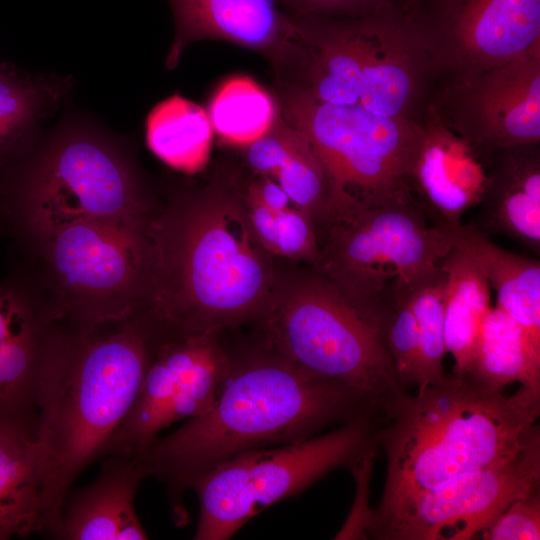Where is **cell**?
<instances>
[{"label": "cell", "instance_id": "603a6c76", "mask_svg": "<svg viewBox=\"0 0 540 540\" xmlns=\"http://www.w3.org/2000/svg\"><path fill=\"white\" fill-rule=\"evenodd\" d=\"M45 532L36 430L0 421V540Z\"/></svg>", "mask_w": 540, "mask_h": 540}, {"label": "cell", "instance_id": "484cf974", "mask_svg": "<svg viewBox=\"0 0 540 540\" xmlns=\"http://www.w3.org/2000/svg\"><path fill=\"white\" fill-rule=\"evenodd\" d=\"M465 376L491 389L502 390L514 382L540 387V353L520 325L495 305L483 321Z\"/></svg>", "mask_w": 540, "mask_h": 540}, {"label": "cell", "instance_id": "d590c367", "mask_svg": "<svg viewBox=\"0 0 540 540\" xmlns=\"http://www.w3.org/2000/svg\"><path fill=\"white\" fill-rule=\"evenodd\" d=\"M1 234H4V228H3V223H2V218H1V212H0V235Z\"/></svg>", "mask_w": 540, "mask_h": 540}, {"label": "cell", "instance_id": "277c9868", "mask_svg": "<svg viewBox=\"0 0 540 540\" xmlns=\"http://www.w3.org/2000/svg\"><path fill=\"white\" fill-rule=\"evenodd\" d=\"M539 413L540 387L505 395L453 374L415 396L405 392L376 432L387 460L379 506L510 457Z\"/></svg>", "mask_w": 540, "mask_h": 540}, {"label": "cell", "instance_id": "83f0119b", "mask_svg": "<svg viewBox=\"0 0 540 540\" xmlns=\"http://www.w3.org/2000/svg\"><path fill=\"white\" fill-rule=\"evenodd\" d=\"M207 114L223 142L245 147L271 129L279 114V106L251 78L234 77L215 92Z\"/></svg>", "mask_w": 540, "mask_h": 540}, {"label": "cell", "instance_id": "ac0fdd59", "mask_svg": "<svg viewBox=\"0 0 540 540\" xmlns=\"http://www.w3.org/2000/svg\"><path fill=\"white\" fill-rule=\"evenodd\" d=\"M175 37L167 56L174 68L184 49L203 39L225 40L263 53L275 67L296 30L292 17L276 0H168Z\"/></svg>", "mask_w": 540, "mask_h": 540}, {"label": "cell", "instance_id": "f546056e", "mask_svg": "<svg viewBox=\"0 0 540 540\" xmlns=\"http://www.w3.org/2000/svg\"><path fill=\"white\" fill-rule=\"evenodd\" d=\"M410 303L416 318L420 369L418 391L442 381L445 377L443 359L446 354L444 342V309L446 297V274L439 267L410 289Z\"/></svg>", "mask_w": 540, "mask_h": 540}, {"label": "cell", "instance_id": "44dd1931", "mask_svg": "<svg viewBox=\"0 0 540 540\" xmlns=\"http://www.w3.org/2000/svg\"><path fill=\"white\" fill-rule=\"evenodd\" d=\"M450 234L452 245L473 260L496 292V305L520 325L540 353V262L499 247L472 222Z\"/></svg>", "mask_w": 540, "mask_h": 540}, {"label": "cell", "instance_id": "1f68e13d", "mask_svg": "<svg viewBox=\"0 0 540 540\" xmlns=\"http://www.w3.org/2000/svg\"><path fill=\"white\" fill-rule=\"evenodd\" d=\"M481 533L489 540H539V489L511 502Z\"/></svg>", "mask_w": 540, "mask_h": 540}, {"label": "cell", "instance_id": "7402d4cb", "mask_svg": "<svg viewBox=\"0 0 540 540\" xmlns=\"http://www.w3.org/2000/svg\"><path fill=\"white\" fill-rule=\"evenodd\" d=\"M244 148L252 171L274 180L312 216L316 228L327 219L330 200L323 166L307 139L280 111L271 129Z\"/></svg>", "mask_w": 540, "mask_h": 540}, {"label": "cell", "instance_id": "8fae6325", "mask_svg": "<svg viewBox=\"0 0 540 540\" xmlns=\"http://www.w3.org/2000/svg\"><path fill=\"white\" fill-rule=\"evenodd\" d=\"M316 267L365 310L432 274L452 247L408 195L327 219Z\"/></svg>", "mask_w": 540, "mask_h": 540}, {"label": "cell", "instance_id": "d6a6232c", "mask_svg": "<svg viewBox=\"0 0 540 540\" xmlns=\"http://www.w3.org/2000/svg\"><path fill=\"white\" fill-rule=\"evenodd\" d=\"M291 15L353 18L374 13L388 6H404L407 0H276Z\"/></svg>", "mask_w": 540, "mask_h": 540}, {"label": "cell", "instance_id": "836d02e7", "mask_svg": "<svg viewBox=\"0 0 540 540\" xmlns=\"http://www.w3.org/2000/svg\"><path fill=\"white\" fill-rule=\"evenodd\" d=\"M374 456L366 457L356 463L352 468L357 474L358 505L352 510L348 521L338 534L337 538L357 539L367 535L372 510L367 506L368 482Z\"/></svg>", "mask_w": 540, "mask_h": 540}, {"label": "cell", "instance_id": "d4e9b609", "mask_svg": "<svg viewBox=\"0 0 540 540\" xmlns=\"http://www.w3.org/2000/svg\"><path fill=\"white\" fill-rule=\"evenodd\" d=\"M65 84L0 63V173L34 145L37 125L61 99Z\"/></svg>", "mask_w": 540, "mask_h": 540}, {"label": "cell", "instance_id": "30bf717a", "mask_svg": "<svg viewBox=\"0 0 540 540\" xmlns=\"http://www.w3.org/2000/svg\"><path fill=\"white\" fill-rule=\"evenodd\" d=\"M378 419L360 417L325 434L248 450L196 477L195 539L225 540L265 508L296 496L328 472L375 456Z\"/></svg>", "mask_w": 540, "mask_h": 540}, {"label": "cell", "instance_id": "7c38bea8", "mask_svg": "<svg viewBox=\"0 0 540 540\" xmlns=\"http://www.w3.org/2000/svg\"><path fill=\"white\" fill-rule=\"evenodd\" d=\"M539 484L540 430L534 424L510 457L378 506L367 534L384 540L471 539Z\"/></svg>", "mask_w": 540, "mask_h": 540}, {"label": "cell", "instance_id": "2e32d148", "mask_svg": "<svg viewBox=\"0 0 540 540\" xmlns=\"http://www.w3.org/2000/svg\"><path fill=\"white\" fill-rule=\"evenodd\" d=\"M65 324L19 264L0 281V421L36 430L44 374Z\"/></svg>", "mask_w": 540, "mask_h": 540}, {"label": "cell", "instance_id": "cb8c5ba5", "mask_svg": "<svg viewBox=\"0 0 540 540\" xmlns=\"http://www.w3.org/2000/svg\"><path fill=\"white\" fill-rule=\"evenodd\" d=\"M446 274L444 342L454 359L456 376H465L491 309V288L473 260L452 245L440 261Z\"/></svg>", "mask_w": 540, "mask_h": 540}, {"label": "cell", "instance_id": "3957f363", "mask_svg": "<svg viewBox=\"0 0 540 540\" xmlns=\"http://www.w3.org/2000/svg\"><path fill=\"white\" fill-rule=\"evenodd\" d=\"M158 341L146 311L116 322L65 325L38 396L36 437L51 536L75 480L106 455L130 412Z\"/></svg>", "mask_w": 540, "mask_h": 540}, {"label": "cell", "instance_id": "4316f807", "mask_svg": "<svg viewBox=\"0 0 540 540\" xmlns=\"http://www.w3.org/2000/svg\"><path fill=\"white\" fill-rule=\"evenodd\" d=\"M213 127L207 112L194 102L174 95L157 104L146 122L149 149L165 164L193 174L209 159Z\"/></svg>", "mask_w": 540, "mask_h": 540}, {"label": "cell", "instance_id": "7a4b0ae2", "mask_svg": "<svg viewBox=\"0 0 540 540\" xmlns=\"http://www.w3.org/2000/svg\"><path fill=\"white\" fill-rule=\"evenodd\" d=\"M383 416L364 394L308 375L255 339L232 347L227 374L205 413L136 455L148 476L179 503L196 477L242 452L304 440L331 424Z\"/></svg>", "mask_w": 540, "mask_h": 540}, {"label": "cell", "instance_id": "52a82bcc", "mask_svg": "<svg viewBox=\"0 0 540 540\" xmlns=\"http://www.w3.org/2000/svg\"><path fill=\"white\" fill-rule=\"evenodd\" d=\"M261 343L315 378L347 385L385 414L406 392L371 316L317 269L278 279Z\"/></svg>", "mask_w": 540, "mask_h": 540}, {"label": "cell", "instance_id": "f1b7e54d", "mask_svg": "<svg viewBox=\"0 0 540 540\" xmlns=\"http://www.w3.org/2000/svg\"><path fill=\"white\" fill-rule=\"evenodd\" d=\"M242 201L254 233L272 256L317 266L320 258L317 228L306 210L295 202L271 207L243 198Z\"/></svg>", "mask_w": 540, "mask_h": 540}, {"label": "cell", "instance_id": "4fadbf2b", "mask_svg": "<svg viewBox=\"0 0 540 540\" xmlns=\"http://www.w3.org/2000/svg\"><path fill=\"white\" fill-rule=\"evenodd\" d=\"M228 332L159 337L138 396L105 456L140 453L163 429L211 407L230 366Z\"/></svg>", "mask_w": 540, "mask_h": 540}, {"label": "cell", "instance_id": "8992f818", "mask_svg": "<svg viewBox=\"0 0 540 540\" xmlns=\"http://www.w3.org/2000/svg\"><path fill=\"white\" fill-rule=\"evenodd\" d=\"M157 207L125 150L69 128L0 173V212L13 240L81 220L147 231Z\"/></svg>", "mask_w": 540, "mask_h": 540}, {"label": "cell", "instance_id": "6da1fadb", "mask_svg": "<svg viewBox=\"0 0 540 540\" xmlns=\"http://www.w3.org/2000/svg\"><path fill=\"white\" fill-rule=\"evenodd\" d=\"M152 299L161 337L230 331L264 314L278 276L247 217L238 182L185 191L148 230Z\"/></svg>", "mask_w": 540, "mask_h": 540}, {"label": "cell", "instance_id": "9c48e42d", "mask_svg": "<svg viewBox=\"0 0 540 540\" xmlns=\"http://www.w3.org/2000/svg\"><path fill=\"white\" fill-rule=\"evenodd\" d=\"M278 106L323 166L327 219L409 195L407 177L422 141V124L322 102L283 86Z\"/></svg>", "mask_w": 540, "mask_h": 540}, {"label": "cell", "instance_id": "ffe728a7", "mask_svg": "<svg viewBox=\"0 0 540 540\" xmlns=\"http://www.w3.org/2000/svg\"><path fill=\"white\" fill-rule=\"evenodd\" d=\"M485 167L486 185L472 223L487 236H505L539 254L540 142L498 150Z\"/></svg>", "mask_w": 540, "mask_h": 540}, {"label": "cell", "instance_id": "9a60e30c", "mask_svg": "<svg viewBox=\"0 0 540 540\" xmlns=\"http://www.w3.org/2000/svg\"><path fill=\"white\" fill-rule=\"evenodd\" d=\"M427 113L462 137L483 161L540 142V47L463 79L442 82Z\"/></svg>", "mask_w": 540, "mask_h": 540}, {"label": "cell", "instance_id": "e575fe53", "mask_svg": "<svg viewBox=\"0 0 540 540\" xmlns=\"http://www.w3.org/2000/svg\"><path fill=\"white\" fill-rule=\"evenodd\" d=\"M422 0H407L403 6L404 11H409L412 8H414L418 3H420Z\"/></svg>", "mask_w": 540, "mask_h": 540}, {"label": "cell", "instance_id": "ba28073f", "mask_svg": "<svg viewBox=\"0 0 540 540\" xmlns=\"http://www.w3.org/2000/svg\"><path fill=\"white\" fill-rule=\"evenodd\" d=\"M13 246L12 261L65 325L126 320L151 305L147 231L81 220L13 240Z\"/></svg>", "mask_w": 540, "mask_h": 540}, {"label": "cell", "instance_id": "4dcf8cb0", "mask_svg": "<svg viewBox=\"0 0 540 540\" xmlns=\"http://www.w3.org/2000/svg\"><path fill=\"white\" fill-rule=\"evenodd\" d=\"M410 289L396 290L369 310L402 386H418L420 348Z\"/></svg>", "mask_w": 540, "mask_h": 540}, {"label": "cell", "instance_id": "5b68a950", "mask_svg": "<svg viewBox=\"0 0 540 540\" xmlns=\"http://www.w3.org/2000/svg\"><path fill=\"white\" fill-rule=\"evenodd\" d=\"M291 17L296 38L276 70L280 86L322 102L423 123L440 79L402 7L353 18Z\"/></svg>", "mask_w": 540, "mask_h": 540}, {"label": "cell", "instance_id": "d6986e66", "mask_svg": "<svg viewBox=\"0 0 540 540\" xmlns=\"http://www.w3.org/2000/svg\"><path fill=\"white\" fill-rule=\"evenodd\" d=\"M147 477L146 467L136 454L104 456L97 478L66 497L54 538L147 539L134 507L138 487Z\"/></svg>", "mask_w": 540, "mask_h": 540}, {"label": "cell", "instance_id": "5bb4252c", "mask_svg": "<svg viewBox=\"0 0 540 540\" xmlns=\"http://www.w3.org/2000/svg\"><path fill=\"white\" fill-rule=\"evenodd\" d=\"M405 12L424 41L440 84L540 47V0H422Z\"/></svg>", "mask_w": 540, "mask_h": 540}, {"label": "cell", "instance_id": "e0dca14e", "mask_svg": "<svg viewBox=\"0 0 540 540\" xmlns=\"http://www.w3.org/2000/svg\"><path fill=\"white\" fill-rule=\"evenodd\" d=\"M423 136L407 177L409 196L429 222L451 233L477 206L486 185V167L473 148L439 118L427 113Z\"/></svg>", "mask_w": 540, "mask_h": 540}]
</instances>
